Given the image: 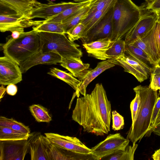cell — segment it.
Returning a JSON list of instances; mask_svg holds the SVG:
<instances>
[{
    "instance_id": "42",
    "label": "cell",
    "mask_w": 160,
    "mask_h": 160,
    "mask_svg": "<svg viewBox=\"0 0 160 160\" xmlns=\"http://www.w3.org/2000/svg\"><path fill=\"white\" fill-rule=\"evenodd\" d=\"M12 32L11 36L13 39H17L24 32V28H17L11 31Z\"/></svg>"
},
{
    "instance_id": "45",
    "label": "cell",
    "mask_w": 160,
    "mask_h": 160,
    "mask_svg": "<svg viewBox=\"0 0 160 160\" xmlns=\"http://www.w3.org/2000/svg\"><path fill=\"white\" fill-rule=\"evenodd\" d=\"M152 158L154 160H160V148L155 151Z\"/></svg>"
},
{
    "instance_id": "54",
    "label": "cell",
    "mask_w": 160,
    "mask_h": 160,
    "mask_svg": "<svg viewBox=\"0 0 160 160\" xmlns=\"http://www.w3.org/2000/svg\"><path fill=\"white\" fill-rule=\"evenodd\" d=\"M159 93H160V89H159Z\"/></svg>"
},
{
    "instance_id": "41",
    "label": "cell",
    "mask_w": 160,
    "mask_h": 160,
    "mask_svg": "<svg viewBox=\"0 0 160 160\" xmlns=\"http://www.w3.org/2000/svg\"><path fill=\"white\" fill-rule=\"evenodd\" d=\"M142 5L147 9L155 11L160 9V0H155L148 5Z\"/></svg>"
},
{
    "instance_id": "52",
    "label": "cell",
    "mask_w": 160,
    "mask_h": 160,
    "mask_svg": "<svg viewBox=\"0 0 160 160\" xmlns=\"http://www.w3.org/2000/svg\"><path fill=\"white\" fill-rule=\"evenodd\" d=\"M27 1L29 2H35L37 1L36 0H24Z\"/></svg>"
},
{
    "instance_id": "47",
    "label": "cell",
    "mask_w": 160,
    "mask_h": 160,
    "mask_svg": "<svg viewBox=\"0 0 160 160\" xmlns=\"http://www.w3.org/2000/svg\"><path fill=\"white\" fill-rule=\"evenodd\" d=\"M6 91V88H5L3 85H2L0 87V99H1L3 98L5 94V92Z\"/></svg>"
},
{
    "instance_id": "8",
    "label": "cell",
    "mask_w": 160,
    "mask_h": 160,
    "mask_svg": "<svg viewBox=\"0 0 160 160\" xmlns=\"http://www.w3.org/2000/svg\"><path fill=\"white\" fill-rule=\"evenodd\" d=\"M140 7L141 9L140 18L124 37L126 43L143 37L152 28L157 20L155 11L146 8L143 5Z\"/></svg>"
},
{
    "instance_id": "2",
    "label": "cell",
    "mask_w": 160,
    "mask_h": 160,
    "mask_svg": "<svg viewBox=\"0 0 160 160\" xmlns=\"http://www.w3.org/2000/svg\"><path fill=\"white\" fill-rule=\"evenodd\" d=\"M133 90L139 93L140 103L136 119L128 132L126 138L134 143L150 135L152 116L159 96L157 91L149 86L139 85Z\"/></svg>"
},
{
    "instance_id": "5",
    "label": "cell",
    "mask_w": 160,
    "mask_h": 160,
    "mask_svg": "<svg viewBox=\"0 0 160 160\" xmlns=\"http://www.w3.org/2000/svg\"><path fill=\"white\" fill-rule=\"evenodd\" d=\"M40 37V49L43 52H54L62 58L68 59L82 62V56L79 45L70 41L65 33L47 32H38Z\"/></svg>"
},
{
    "instance_id": "22",
    "label": "cell",
    "mask_w": 160,
    "mask_h": 160,
    "mask_svg": "<svg viewBox=\"0 0 160 160\" xmlns=\"http://www.w3.org/2000/svg\"><path fill=\"white\" fill-rule=\"evenodd\" d=\"M60 65L68 70L72 75L82 81L88 73L90 64L75 60L62 58Z\"/></svg>"
},
{
    "instance_id": "20",
    "label": "cell",
    "mask_w": 160,
    "mask_h": 160,
    "mask_svg": "<svg viewBox=\"0 0 160 160\" xmlns=\"http://www.w3.org/2000/svg\"><path fill=\"white\" fill-rule=\"evenodd\" d=\"M115 64L108 59L98 62L93 69H90L88 73L81 81L82 83L75 94L78 98L81 94L83 96L86 95V88L88 85L96 78L106 70L113 67Z\"/></svg>"
},
{
    "instance_id": "17",
    "label": "cell",
    "mask_w": 160,
    "mask_h": 160,
    "mask_svg": "<svg viewBox=\"0 0 160 160\" xmlns=\"http://www.w3.org/2000/svg\"><path fill=\"white\" fill-rule=\"evenodd\" d=\"M150 54L152 65L160 60V21L157 20L152 28L142 38Z\"/></svg>"
},
{
    "instance_id": "30",
    "label": "cell",
    "mask_w": 160,
    "mask_h": 160,
    "mask_svg": "<svg viewBox=\"0 0 160 160\" xmlns=\"http://www.w3.org/2000/svg\"><path fill=\"white\" fill-rule=\"evenodd\" d=\"M0 126L7 127L25 133H30V130L28 127L12 118L1 116Z\"/></svg>"
},
{
    "instance_id": "14",
    "label": "cell",
    "mask_w": 160,
    "mask_h": 160,
    "mask_svg": "<svg viewBox=\"0 0 160 160\" xmlns=\"http://www.w3.org/2000/svg\"><path fill=\"white\" fill-rule=\"evenodd\" d=\"M45 135L51 143L59 147L78 153H91V149L76 137L51 132L45 133Z\"/></svg>"
},
{
    "instance_id": "31",
    "label": "cell",
    "mask_w": 160,
    "mask_h": 160,
    "mask_svg": "<svg viewBox=\"0 0 160 160\" xmlns=\"http://www.w3.org/2000/svg\"><path fill=\"white\" fill-rule=\"evenodd\" d=\"M29 110L36 121L38 122H50L52 118L47 110L39 104H33L29 107Z\"/></svg>"
},
{
    "instance_id": "19",
    "label": "cell",
    "mask_w": 160,
    "mask_h": 160,
    "mask_svg": "<svg viewBox=\"0 0 160 160\" xmlns=\"http://www.w3.org/2000/svg\"><path fill=\"white\" fill-rule=\"evenodd\" d=\"M28 140L31 160H49L43 135L39 132L30 133Z\"/></svg>"
},
{
    "instance_id": "3",
    "label": "cell",
    "mask_w": 160,
    "mask_h": 160,
    "mask_svg": "<svg viewBox=\"0 0 160 160\" xmlns=\"http://www.w3.org/2000/svg\"><path fill=\"white\" fill-rule=\"evenodd\" d=\"M141 9L131 0H116L113 6L111 39H122L139 20Z\"/></svg>"
},
{
    "instance_id": "16",
    "label": "cell",
    "mask_w": 160,
    "mask_h": 160,
    "mask_svg": "<svg viewBox=\"0 0 160 160\" xmlns=\"http://www.w3.org/2000/svg\"><path fill=\"white\" fill-rule=\"evenodd\" d=\"M49 160H95L92 154L77 153L56 146L45 136Z\"/></svg>"
},
{
    "instance_id": "10",
    "label": "cell",
    "mask_w": 160,
    "mask_h": 160,
    "mask_svg": "<svg viewBox=\"0 0 160 160\" xmlns=\"http://www.w3.org/2000/svg\"><path fill=\"white\" fill-rule=\"evenodd\" d=\"M39 3L37 1L32 2L24 0H0V15L29 17L31 11Z\"/></svg>"
},
{
    "instance_id": "40",
    "label": "cell",
    "mask_w": 160,
    "mask_h": 160,
    "mask_svg": "<svg viewBox=\"0 0 160 160\" xmlns=\"http://www.w3.org/2000/svg\"><path fill=\"white\" fill-rule=\"evenodd\" d=\"M160 110V97L157 99L155 107L153 109L151 119V125L150 128L154 124L156 119ZM151 132V131H150Z\"/></svg>"
},
{
    "instance_id": "48",
    "label": "cell",
    "mask_w": 160,
    "mask_h": 160,
    "mask_svg": "<svg viewBox=\"0 0 160 160\" xmlns=\"http://www.w3.org/2000/svg\"><path fill=\"white\" fill-rule=\"evenodd\" d=\"M159 123H160V114L157 117L156 119V120H155V121L154 122V124L151 128L150 131H151V129L152 128L157 126L158 125Z\"/></svg>"
},
{
    "instance_id": "29",
    "label": "cell",
    "mask_w": 160,
    "mask_h": 160,
    "mask_svg": "<svg viewBox=\"0 0 160 160\" xmlns=\"http://www.w3.org/2000/svg\"><path fill=\"white\" fill-rule=\"evenodd\" d=\"M138 146L136 143L132 146L128 145L123 150H119L109 156L107 159L113 160H133L135 151Z\"/></svg>"
},
{
    "instance_id": "4",
    "label": "cell",
    "mask_w": 160,
    "mask_h": 160,
    "mask_svg": "<svg viewBox=\"0 0 160 160\" xmlns=\"http://www.w3.org/2000/svg\"><path fill=\"white\" fill-rule=\"evenodd\" d=\"M41 42L38 33L32 30L24 32L19 38H10L2 47L5 56L19 65L40 50Z\"/></svg>"
},
{
    "instance_id": "38",
    "label": "cell",
    "mask_w": 160,
    "mask_h": 160,
    "mask_svg": "<svg viewBox=\"0 0 160 160\" xmlns=\"http://www.w3.org/2000/svg\"><path fill=\"white\" fill-rule=\"evenodd\" d=\"M126 43L136 46L143 51L148 56L149 59V63L151 64H152V62L149 51L142 38H138L132 42Z\"/></svg>"
},
{
    "instance_id": "6",
    "label": "cell",
    "mask_w": 160,
    "mask_h": 160,
    "mask_svg": "<svg viewBox=\"0 0 160 160\" xmlns=\"http://www.w3.org/2000/svg\"><path fill=\"white\" fill-rule=\"evenodd\" d=\"M108 60L122 66L125 72L132 74L140 82L147 79L152 71V68L146 63L125 53L123 55Z\"/></svg>"
},
{
    "instance_id": "36",
    "label": "cell",
    "mask_w": 160,
    "mask_h": 160,
    "mask_svg": "<svg viewBox=\"0 0 160 160\" xmlns=\"http://www.w3.org/2000/svg\"><path fill=\"white\" fill-rule=\"evenodd\" d=\"M112 128L114 131H118L122 129L124 126L123 117L116 110L112 112Z\"/></svg>"
},
{
    "instance_id": "39",
    "label": "cell",
    "mask_w": 160,
    "mask_h": 160,
    "mask_svg": "<svg viewBox=\"0 0 160 160\" xmlns=\"http://www.w3.org/2000/svg\"><path fill=\"white\" fill-rule=\"evenodd\" d=\"M150 83L149 86L151 89L157 91L160 89V75L152 72L151 74Z\"/></svg>"
},
{
    "instance_id": "43",
    "label": "cell",
    "mask_w": 160,
    "mask_h": 160,
    "mask_svg": "<svg viewBox=\"0 0 160 160\" xmlns=\"http://www.w3.org/2000/svg\"><path fill=\"white\" fill-rule=\"evenodd\" d=\"M18 91L17 87L15 84H11L8 85L6 88V92L11 96L15 95Z\"/></svg>"
},
{
    "instance_id": "35",
    "label": "cell",
    "mask_w": 160,
    "mask_h": 160,
    "mask_svg": "<svg viewBox=\"0 0 160 160\" xmlns=\"http://www.w3.org/2000/svg\"><path fill=\"white\" fill-rule=\"evenodd\" d=\"M85 27V25L82 22L78 24L67 32L68 38L73 42L81 38Z\"/></svg>"
},
{
    "instance_id": "27",
    "label": "cell",
    "mask_w": 160,
    "mask_h": 160,
    "mask_svg": "<svg viewBox=\"0 0 160 160\" xmlns=\"http://www.w3.org/2000/svg\"><path fill=\"white\" fill-rule=\"evenodd\" d=\"M30 134L25 133L7 127L0 126V141L27 139L29 138Z\"/></svg>"
},
{
    "instance_id": "50",
    "label": "cell",
    "mask_w": 160,
    "mask_h": 160,
    "mask_svg": "<svg viewBox=\"0 0 160 160\" xmlns=\"http://www.w3.org/2000/svg\"><path fill=\"white\" fill-rule=\"evenodd\" d=\"M145 2L144 3L146 5H148L155 0H144Z\"/></svg>"
},
{
    "instance_id": "7",
    "label": "cell",
    "mask_w": 160,
    "mask_h": 160,
    "mask_svg": "<svg viewBox=\"0 0 160 160\" xmlns=\"http://www.w3.org/2000/svg\"><path fill=\"white\" fill-rule=\"evenodd\" d=\"M130 141L119 133L110 134L105 140L91 149V153L95 160L102 159L119 150L124 149Z\"/></svg>"
},
{
    "instance_id": "49",
    "label": "cell",
    "mask_w": 160,
    "mask_h": 160,
    "mask_svg": "<svg viewBox=\"0 0 160 160\" xmlns=\"http://www.w3.org/2000/svg\"><path fill=\"white\" fill-rule=\"evenodd\" d=\"M157 15V20L160 21V9L155 11Z\"/></svg>"
},
{
    "instance_id": "11",
    "label": "cell",
    "mask_w": 160,
    "mask_h": 160,
    "mask_svg": "<svg viewBox=\"0 0 160 160\" xmlns=\"http://www.w3.org/2000/svg\"><path fill=\"white\" fill-rule=\"evenodd\" d=\"M113 5L100 21L90 30L85 37L80 38L83 44L103 38L111 39L112 31Z\"/></svg>"
},
{
    "instance_id": "53",
    "label": "cell",
    "mask_w": 160,
    "mask_h": 160,
    "mask_svg": "<svg viewBox=\"0 0 160 160\" xmlns=\"http://www.w3.org/2000/svg\"><path fill=\"white\" fill-rule=\"evenodd\" d=\"M160 114V111H159V113H158V116ZM158 116H157V117H158Z\"/></svg>"
},
{
    "instance_id": "51",
    "label": "cell",
    "mask_w": 160,
    "mask_h": 160,
    "mask_svg": "<svg viewBox=\"0 0 160 160\" xmlns=\"http://www.w3.org/2000/svg\"><path fill=\"white\" fill-rule=\"evenodd\" d=\"M74 2H82L90 1V0H73Z\"/></svg>"
},
{
    "instance_id": "21",
    "label": "cell",
    "mask_w": 160,
    "mask_h": 160,
    "mask_svg": "<svg viewBox=\"0 0 160 160\" xmlns=\"http://www.w3.org/2000/svg\"><path fill=\"white\" fill-rule=\"evenodd\" d=\"M112 41L105 38L82 44L88 55L96 59L105 60L107 59L106 52Z\"/></svg>"
},
{
    "instance_id": "9",
    "label": "cell",
    "mask_w": 160,
    "mask_h": 160,
    "mask_svg": "<svg viewBox=\"0 0 160 160\" xmlns=\"http://www.w3.org/2000/svg\"><path fill=\"white\" fill-rule=\"evenodd\" d=\"M28 150V139L0 141V160H23Z\"/></svg>"
},
{
    "instance_id": "23",
    "label": "cell",
    "mask_w": 160,
    "mask_h": 160,
    "mask_svg": "<svg viewBox=\"0 0 160 160\" xmlns=\"http://www.w3.org/2000/svg\"><path fill=\"white\" fill-rule=\"evenodd\" d=\"M91 5L92 0L83 8L61 22L65 34L88 17Z\"/></svg>"
},
{
    "instance_id": "13",
    "label": "cell",
    "mask_w": 160,
    "mask_h": 160,
    "mask_svg": "<svg viewBox=\"0 0 160 160\" xmlns=\"http://www.w3.org/2000/svg\"><path fill=\"white\" fill-rule=\"evenodd\" d=\"M47 3L39 2L38 5L31 11L29 17L32 19L40 18L47 19L64 11L74 7L79 2H61L58 3L48 0Z\"/></svg>"
},
{
    "instance_id": "33",
    "label": "cell",
    "mask_w": 160,
    "mask_h": 160,
    "mask_svg": "<svg viewBox=\"0 0 160 160\" xmlns=\"http://www.w3.org/2000/svg\"><path fill=\"white\" fill-rule=\"evenodd\" d=\"M115 0H92V5L88 17L82 22L88 20L96 12L100 11L113 3Z\"/></svg>"
},
{
    "instance_id": "25",
    "label": "cell",
    "mask_w": 160,
    "mask_h": 160,
    "mask_svg": "<svg viewBox=\"0 0 160 160\" xmlns=\"http://www.w3.org/2000/svg\"><path fill=\"white\" fill-rule=\"evenodd\" d=\"M91 1V0L84 2H79L77 5L68 8L50 18L44 20V22L61 23L63 21L69 18L83 8L89 4Z\"/></svg>"
},
{
    "instance_id": "37",
    "label": "cell",
    "mask_w": 160,
    "mask_h": 160,
    "mask_svg": "<svg viewBox=\"0 0 160 160\" xmlns=\"http://www.w3.org/2000/svg\"><path fill=\"white\" fill-rule=\"evenodd\" d=\"M136 95L134 98L131 101L130 108L131 114L132 123L133 124L136 119L140 103V98L139 93L134 91Z\"/></svg>"
},
{
    "instance_id": "44",
    "label": "cell",
    "mask_w": 160,
    "mask_h": 160,
    "mask_svg": "<svg viewBox=\"0 0 160 160\" xmlns=\"http://www.w3.org/2000/svg\"><path fill=\"white\" fill-rule=\"evenodd\" d=\"M151 132H153L156 134L160 136V123L151 129Z\"/></svg>"
},
{
    "instance_id": "12",
    "label": "cell",
    "mask_w": 160,
    "mask_h": 160,
    "mask_svg": "<svg viewBox=\"0 0 160 160\" xmlns=\"http://www.w3.org/2000/svg\"><path fill=\"white\" fill-rule=\"evenodd\" d=\"M16 62L4 55L0 58V84H16L22 80V73Z\"/></svg>"
},
{
    "instance_id": "26",
    "label": "cell",
    "mask_w": 160,
    "mask_h": 160,
    "mask_svg": "<svg viewBox=\"0 0 160 160\" xmlns=\"http://www.w3.org/2000/svg\"><path fill=\"white\" fill-rule=\"evenodd\" d=\"M115 1L102 10L97 11L88 20L82 23L85 25V27L82 32L81 38L85 37L88 32L100 21L113 6Z\"/></svg>"
},
{
    "instance_id": "1",
    "label": "cell",
    "mask_w": 160,
    "mask_h": 160,
    "mask_svg": "<svg viewBox=\"0 0 160 160\" xmlns=\"http://www.w3.org/2000/svg\"><path fill=\"white\" fill-rule=\"evenodd\" d=\"M111 107L102 84L97 83L90 94L78 98L72 118L83 131L103 136L110 131Z\"/></svg>"
},
{
    "instance_id": "34",
    "label": "cell",
    "mask_w": 160,
    "mask_h": 160,
    "mask_svg": "<svg viewBox=\"0 0 160 160\" xmlns=\"http://www.w3.org/2000/svg\"><path fill=\"white\" fill-rule=\"evenodd\" d=\"M125 53L131 55L146 63L147 62H149V59L148 56L143 51L129 44L126 43Z\"/></svg>"
},
{
    "instance_id": "18",
    "label": "cell",
    "mask_w": 160,
    "mask_h": 160,
    "mask_svg": "<svg viewBox=\"0 0 160 160\" xmlns=\"http://www.w3.org/2000/svg\"><path fill=\"white\" fill-rule=\"evenodd\" d=\"M43 21L33 20L29 17H17L0 15V30L2 32L11 31L17 28H23L36 27L44 22Z\"/></svg>"
},
{
    "instance_id": "15",
    "label": "cell",
    "mask_w": 160,
    "mask_h": 160,
    "mask_svg": "<svg viewBox=\"0 0 160 160\" xmlns=\"http://www.w3.org/2000/svg\"><path fill=\"white\" fill-rule=\"evenodd\" d=\"M62 59L61 56L56 52H43L40 50L20 63L19 66L23 73L35 66L40 64H56L60 63Z\"/></svg>"
},
{
    "instance_id": "32",
    "label": "cell",
    "mask_w": 160,
    "mask_h": 160,
    "mask_svg": "<svg viewBox=\"0 0 160 160\" xmlns=\"http://www.w3.org/2000/svg\"><path fill=\"white\" fill-rule=\"evenodd\" d=\"M32 29L38 33L47 32L65 33L62 24L60 22H43L37 26L33 27Z\"/></svg>"
},
{
    "instance_id": "24",
    "label": "cell",
    "mask_w": 160,
    "mask_h": 160,
    "mask_svg": "<svg viewBox=\"0 0 160 160\" xmlns=\"http://www.w3.org/2000/svg\"><path fill=\"white\" fill-rule=\"evenodd\" d=\"M48 74L67 83L75 92L77 91L82 83V81L75 78L71 73H67L56 68H51Z\"/></svg>"
},
{
    "instance_id": "46",
    "label": "cell",
    "mask_w": 160,
    "mask_h": 160,
    "mask_svg": "<svg viewBox=\"0 0 160 160\" xmlns=\"http://www.w3.org/2000/svg\"><path fill=\"white\" fill-rule=\"evenodd\" d=\"M160 75V60L158 62L157 64L154 66L152 68V71Z\"/></svg>"
},
{
    "instance_id": "28",
    "label": "cell",
    "mask_w": 160,
    "mask_h": 160,
    "mask_svg": "<svg viewBox=\"0 0 160 160\" xmlns=\"http://www.w3.org/2000/svg\"><path fill=\"white\" fill-rule=\"evenodd\" d=\"M126 42L122 39L112 41L106 52L108 59L114 58L125 54Z\"/></svg>"
}]
</instances>
